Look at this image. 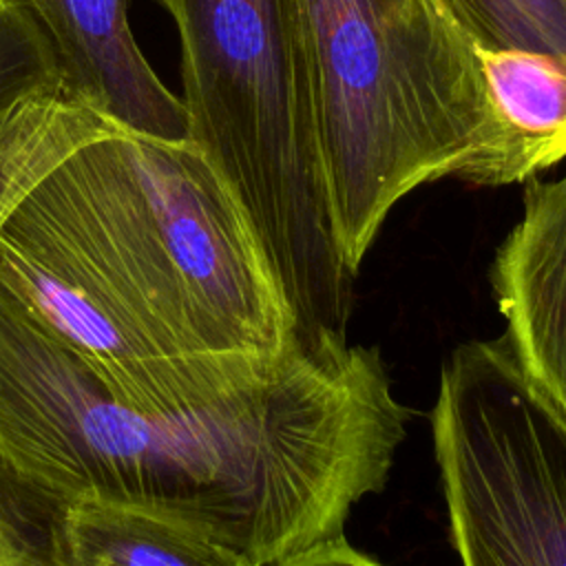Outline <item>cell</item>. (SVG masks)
Here are the masks:
<instances>
[{
	"mask_svg": "<svg viewBox=\"0 0 566 566\" xmlns=\"http://www.w3.org/2000/svg\"><path fill=\"white\" fill-rule=\"evenodd\" d=\"M407 418L378 349L347 338L292 343L214 400L148 411L0 290V462L64 502L172 513L248 566L340 539Z\"/></svg>",
	"mask_w": 566,
	"mask_h": 566,
	"instance_id": "cell-1",
	"label": "cell"
},
{
	"mask_svg": "<svg viewBox=\"0 0 566 566\" xmlns=\"http://www.w3.org/2000/svg\"><path fill=\"white\" fill-rule=\"evenodd\" d=\"M0 290L148 411L214 400L296 343L285 296L203 155L122 128L0 206Z\"/></svg>",
	"mask_w": 566,
	"mask_h": 566,
	"instance_id": "cell-2",
	"label": "cell"
},
{
	"mask_svg": "<svg viewBox=\"0 0 566 566\" xmlns=\"http://www.w3.org/2000/svg\"><path fill=\"white\" fill-rule=\"evenodd\" d=\"M181 49L188 142L241 208L294 316L296 343L347 338L336 234L298 0H155Z\"/></svg>",
	"mask_w": 566,
	"mask_h": 566,
	"instance_id": "cell-3",
	"label": "cell"
},
{
	"mask_svg": "<svg viewBox=\"0 0 566 566\" xmlns=\"http://www.w3.org/2000/svg\"><path fill=\"white\" fill-rule=\"evenodd\" d=\"M336 234L363 256L411 190L462 175L497 119L455 0H298Z\"/></svg>",
	"mask_w": 566,
	"mask_h": 566,
	"instance_id": "cell-4",
	"label": "cell"
},
{
	"mask_svg": "<svg viewBox=\"0 0 566 566\" xmlns=\"http://www.w3.org/2000/svg\"><path fill=\"white\" fill-rule=\"evenodd\" d=\"M431 431L460 564L566 566V413L504 336L451 352Z\"/></svg>",
	"mask_w": 566,
	"mask_h": 566,
	"instance_id": "cell-5",
	"label": "cell"
},
{
	"mask_svg": "<svg viewBox=\"0 0 566 566\" xmlns=\"http://www.w3.org/2000/svg\"><path fill=\"white\" fill-rule=\"evenodd\" d=\"M46 31L64 88L122 130L188 142V117L159 80L130 22V0H18Z\"/></svg>",
	"mask_w": 566,
	"mask_h": 566,
	"instance_id": "cell-6",
	"label": "cell"
},
{
	"mask_svg": "<svg viewBox=\"0 0 566 566\" xmlns=\"http://www.w3.org/2000/svg\"><path fill=\"white\" fill-rule=\"evenodd\" d=\"M489 281L513 354L566 413V175L524 181L522 217L500 243Z\"/></svg>",
	"mask_w": 566,
	"mask_h": 566,
	"instance_id": "cell-7",
	"label": "cell"
},
{
	"mask_svg": "<svg viewBox=\"0 0 566 566\" xmlns=\"http://www.w3.org/2000/svg\"><path fill=\"white\" fill-rule=\"evenodd\" d=\"M497 137L462 175L473 186L524 184L566 159V55L478 46Z\"/></svg>",
	"mask_w": 566,
	"mask_h": 566,
	"instance_id": "cell-8",
	"label": "cell"
},
{
	"mask_svg": "<svg viewBox=\"0 0 566 566\" xmlns=\"http://www.w3.org/2000/svg\"><path fill=\"white\" fill-rule=\"evenodd\" d=\"M57 537L66 566H248L203 528L135 504L62 502Z\"/></svg>",
	"mask_w": 566,
	"mask_h": 566,
	"instance_id": "cell-9",
	"label": "cell"
},
{
	"mask_svg": "<svg viewBox=\"0 0 566 566\" xmlns=\"http://www.w3.org/2000/svg\"><path fill=\"white\" fill-rule=\"evenodd\" d=\"M113 128L115 124L77 102L64 86L18 104L0 122V206L71 150Z\"/></svg>",
	"mask_w": 566,
	"mask_h": 566,
	"instance_id": "cell-10",
	"label": "cell"
},
{
	"mask_svg": "<svg viewBox=\"0 0 566 566\" xmlns=\"http://www.w3.org/2000/svg\"><path fill=\"white\" fill-rule=\"evenodd\" d=\"M57 495L0 462V566H66Z\"/></svg>",
	"mask_w": 566,
	"mask_h": 566,
	"instance_id": "cell-11",
	"label": "cell"
},
{
	"mask_svg": "<svg viewBox=\"0 0 566 566\" xmlns=\"http://www.w3.org/2000/svg\"><path fill=\"white\" fill-rule=\"evenodd\" d=\"M480 46L566 55V0H455Z\"/></svg>",
	"mask_w": 566,
	"mask_h": 566,
	"instance_id": "cell-12",
	"label": "cell"
},
{
	"mask_svg": "<svg viewBox=\"0 0 566 566\" xmlns=\"http://www.w3.org/2000/svg\"><path fill=\"white\" fill-rule=\"evenodd\" d=\"M62 84L55 49L18 0H0V122L24 99Z\"/></svg>",
	"mask_w": 566,
	"mask_h": 566,
	"instance_id": "cell-13",
	"label": "cell"
},
{
	"mask_svg": "<svg viewBox=\"0 0 566 566\" xmlns=\"http://www.w3.org/2000/svg\"><path fill=\"white\" fill-rule=\"evenodd\" d=\"M276 566H382L345 542V537L314 546Z\"/></svg>",
	"mask_w": 566,
	"mask_h": 566,
	"instance_id": "cell-14",
	"label": "cell"
}]
</instances>
